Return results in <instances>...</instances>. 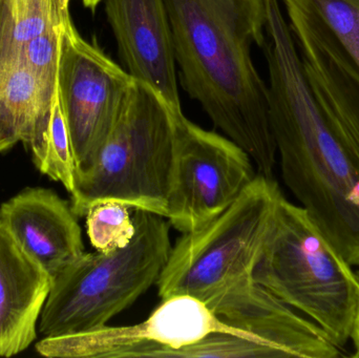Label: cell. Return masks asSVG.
Listing matches in <instances>:
<instances>
[{
	"instance_id": "6da1fadb",
	"label": "cell",
	"mask_w": 359,
	"mask_h": 358,
	"mask_svg": "<svg viewBox=\"0 0 359 358\" xmlns=\"http://www.w3.org/2000/svg\"><path fill=\"white\" fill-rule=\"evenodd\" d=\"M269 118L283 180L316 226L359 268V155L312 96L280 0H264Z\"/></svg>"
},
{
	"instance_id": "7a4b0ae2",
	"label": "cell",
	"mask_w": 359,
	"mask_h": 358,
	"mask_svg": "<svg viewBox=\"0 0 359 358\" xmlns=\"http://www.w3.org/2000/svg\"><path fill=\"white\" fill-rule=\"evenodd\" d=\"M182 88L273 179L268 84L251 57L266 39L264 0H165Z\"/></svg>"
},
{
	"instance_id": "3957f363",
	"label": "cell",
	"mask_w": 359,
	"mask_h": 358,
	"mask_svg": "<svg viewBox=\"0 0 359 358\" xmlns=\"http://www.w3.org/2000/svg\"><path fill=\"white\" fill-rule=\"evenodd\" d=\"M176 113L151 86L135 80L119 119L88 167L77 170L74 214L115 202L166 216L177 147Z\"/></svg>"
},
{
	"instance_id": "277c9868",
	"label": "cell",
	"mask_w": 359,
	"mask_h": 358,
	"mask_svg": "<svg viewBox=\"0 0 359 358\" xmlns=\"http://www.w3.org/2000/svg\"><path fill=\"white\" fill-rule=\"evenodd\" d=\"M310 218L280 195L255 281L344 350L359 311V275Z\"/></svg>"
},
{
	"instance_id": "5b68a950",
	"label": "cell",
	"mask_w": 359,
	"mask_h": 358,
	"mask_svg": "<svg viewBox=\"0 0 359 358\" xmlns=\"http://www.w3.org/2000/svg\"><path fill=\"white\" fill-rule=\"evenodd\" d=\"M134 212L136 233L126 247L84 252L53 277L40 315L43 338L103 327L157 283L172 249L170 224L159 214Z\"/></svg>"
},
{
	"instance_id": "8992f818",
	"label": "cell",
	"mask_w": 359,
	"mask_h": 358,
	"mask_svg": "<svg viewBox=\"0 0 359 358\" xmlns=\"http://www.w3.org/2000/svg\"><path fill=\"white\" fill-rule=\"evenodd\" d=\"M280 195L274 179L257 174L225 212L202 228L182 233L158 280L160 298L189 296L209 307L255 280Z\"/></svg>"
},
{
	"instance_id": "52a82bcc",
	"label": "cell",
	"mask_w": 359,
	"mask_h": 358,
	"mask_svg": "<svg viewBox=\"0 0 359 358\" xmlns=\"http://www.w3.org/2000/svg\"><path fill=\"white\" fill-rule=\"evenodd\" d=\"M312 96L359 155V0H282Z\"/></svg>"
},
{
	"instance_id": "ba28073f",
	"label": "cell",
	"mask_w": 359,
	"mask_h": 358,
	"mask_svg": "<svg viewBox=\"0 0 359 358\" xmlns=\"http://www.w3.org/2000/svg\"><path fill=\"white\" fill-rule=\"evenodd\" d=\"M58 96L77 170L88 167L119 119L135 79L80 36L67 15L61 21Z\"/></svg>"
},
{
	"instance_id": "9c48e42d",
	"label": "cell",
	"mask_w": 359,
	"mask_h": 358,
	"mask_svg": "<svg viewBox=\"0 0 359 358\" xmlns=\"http://www.w3.org/2000/svg\"><path fill=\"white\" fill-rule=\"evenodd\" d=\"M257 176L244 149L182 113L177 121L174 176L165 219L182 233L202 228L225 212Z\"/></svg>"
},
{
	"instance_id": "30bf717a",
	"label": "cell",
	"mask_w": 359,
	"mask_h": 358,
	"mask_svg": "<svg viewBox=\"0 0 359 358\" xmlns=\"http://www.w3.org/2000/svg\"><path fill=\"white\" fill-rule=\"evenodd\" d=\"M215 332L240 334L261 342L219 321L198 298L175 296L163 298L142 323L121 327L105 325L79 333L43 338L35 348L46 357L175 358L178 351Z\"/></svg>"
},
{
	"instance_id": "8fae6325",
	"label": "cell",
	"mask_w": 359,
	"mask_h": 358,
	"mask_svg": "<svg viewBox=\"0 0 359 358\" xmlns=\"http://www.w3.org/2000/svg\"><path fill=\"white\" fill-rule=\"evenodd\" d=\"M215 317L266 345L278 358H337L343 350L316 323L255 280L236 286L210 307Z\"/></svg>"
},
{
	"instance_id": "7c38bea8",
	"label": "cell",
	"mask_w": 359,
	"mask_h": 358,
	"mask_svg": "<svg viewBox=\"0 0 359 358\" xmlns=\"http://www.w3.org/2000/svg\"><path fill=\"white\" fill-rule=\"evenodd\" d=\"M105 13L128 74L183 113L165 0H105Z\"/></svg>"
},
{
	"instance_id": "4fadbf2b",
	"label": "cell",
	"mask_w": 359,
	"mask_h": 358,
	"mask_svg": "<svg viewBox=\"0 0 359 358\" xmlns=\"http://www.w3.org/2000/svg\"><path fill=\"white\" fill-rule=\"evenodd\" d=\"M77 218L69 202L40 187L0 207V224L52 277L86 252Z\"/></svg>"
},
{
	"instance_id": "5bb4252c",
	"label": "cell",
	"mask_w": 359,
	"mask_h": 358,
	"mask_svg": "<svg viewBox=\"0 0 359 358\" xmlns=\"http://www.w3.org/2000/svg\"><path fill=\"white\" fill-rule=\"evenodd\" d=\"M52 284V275L0 224V357L19 354L36 340Z\"/></svg>"
},
{
	"instance_id": "9a60e30c",
	"label": "cell",
	"mask_w": 359,
	"mask_h": 358,
	"mask_svg": "<svg viewBox=\"0 0 359 358\" xmlns=\"http://www.w3.org/2000/svg\"><path fill=\"white\" fill-rule=\"evenodd\" d=\"M52 106L42 99L37 80L25 61L0 76V153L18 142L29 144L50 119Z\"/></svg>"
},
{
	"instance_id": "2e32d148",
	"label": "cell",
	"mask_w": 359,
	"mask_h": 358,
	"mask_svg": "<svg viewBox=\"0 0 359 358\" xmlns=\"http://www.w3.org/2000/svg\"><path fill=\"white\" fill-rule=\"evenodd\" d=\"M69 14L58 0H0V76L23 60L27 42Z\"/></svg>"
},
{
	"instance_id": "e0dca14e",
	"label": "cell",
	"mask_w": 359,
	"mask_h": 358,
	"mask_svg": "<svg viewBox=\"0 0 359 358\" xmlns=\"http://www.w3.org/2000/svg\"><path fill=\"white\" fill-rule=\"evenodd\" d=\"M27 146L31 149L38 170L60 182L69 193H73L77 164L58 94L55 98L48 125L32 139Z\"/></svg>"
},
{
	"instance_id": "ac0fdd59",
	"label": "cell",
	"mask_w": 359,
	"mask_h": 358,
	"mask_svg": "<svg viewBox=\"0 0 359 358\" xmlns=\"http://www.w3.org/2000/svg\"><path fill=\"white\" fill-rule=\"evenodd\" d=\"M130 208L103 202L92 206L86 212V233L96 252H111L126 247L136 233Z\"/></svg>"
},
{
	"instance_id": "d6986e66",
	"label": "cell",
	"mask_w": 359,
	"mask_h": 358,
	"mask_svg": "<svg viewBox=\"0 0 359 358\" xmlns=\"http://www.w3.org/2000/svg\"><path fill=\"white\" fill-rule=\"evenodd\" d=\"M60 25H54L27 42L22 59L37 80L42 99L53 105L58 94Z\"/></svg>"
},
{
	"instance_id": "ffe728a7",
	"label": "cell",
	"mask_w": 359,
	"mask_h": 358,
	"mask_svg": "<svg viewBox=\"0 0 359 358\" xmlns=\"http://www.w3.org/2000/svg\"><path fill=\"white\" fill-rule=\"evenodd\" d=\"M71 0H58L59 6L63 12H69V6ZM102 0H83V4L86 8H90V11L94 12L97 6Z\"/></svg>"
},
{
	"instance_id": "44dd1931",
	"label": "cell",
	"mask_w": 359,
	"mask_h": 358,
	"mask_svg": "<svg viewBox=\"0 0 359 358\" xmlns=\"http://www.w3.org/2000/svg\"><path fill=\"white\" fill-rule=\"evenodd\" d=\"M351 342L352 344H353L354 349V353L352 354V357L359 358V311L355 327H354L353 330V334H352Z\"/></svg>"
}]
</instances>
